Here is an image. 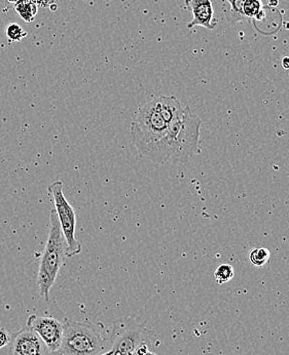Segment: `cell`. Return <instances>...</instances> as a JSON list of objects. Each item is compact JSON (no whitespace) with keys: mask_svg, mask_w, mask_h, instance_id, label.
I'll list each match as a JSON object with an SVG mask.
<instances>
[{"mask_svg":"<svg viewBox=\"0 0 289 355\" xmlns=\"http://www.w3.org/2000/svg\"><path fill=\"white\" fill-rule=\"evenodd\" d=\"M188 108L175 96H158L143 105L137 111L130 128L132 142L139 155L145 158L168 138Z\"/></svg>","mask_w":289,"mask_h":355,"instance_id":"cell-1","label":"cell"},{"mask_svg":"<svg viewBox=\"0 0 289 355\" xmlns=\"http://www.w3.org/2000/svg\"><path fill=\"white\" fill-rule=\"evenodd\" d=\"M67 257V243L60 227L59 220L55 209L50 214V231L44 248V254L40 260L38 284L40 296L48 302L51 288L55 284L60 268Z\"/></svg>","mask_w":289,"mask_h":355,"instance_id":"cell-2","label":"cell"},{"mask_svg":"<svg viewBox=\"0 0 289 355\" xmlns=\"http://www.w3.org/2000/svg\"><path fill=\"white\" fill-rule=\"evenodd\" d=\"M106 344L97 324L65 320L60 350L65 355H96L102 354Z\"/></svg>","mask_w":289,"mask_h":355,"instance_id":"cell-3","label":"cell"},{"mask_svg":"<svg viewBox=\"0 0 289 355\" xmlns=\"http://www.w3.org/2000/svg\"><path fill=\"white\" fill-rule=\"evenodd\" d=\"M52 196L55 211L59 220L60 227L67 243V257L81 254V245L76 237V215L74 207L66 200L63 193V182L55 181L48 187Z\"/></svg>","mask_w":289,"mask_h":355,"instance_id":"cell-4","label":"cell"},{"mask_svg":"<svg viewBox=\"0 0 289 355\" xmlns=\"http://www.w3.org/2000/svg\"><path fill=\"white\" fill-rule=\"evenodd\" d=\"M144 326L133 318H119L113 322L111 333L113 355H132L145 343Z\"/></svg>","mask_w":289,"mask_h":355,"instance_id":"cell-5","label":"cell"},{"mask_svg":"<svg viewBox=\"0 0 289 355\" xmlns=\"http://www.w3.org/2000/svg\"><path fill=\"white\" fill-rule=\"evenodd\" d=\"M27 326L31 327L48 347L49 352H56L61 347L63 338V324L51 316L30 315Z\"/></svg>","mask_w":289,"mask_h":355,"instance_id":"cell-6","label":"cell"},{"mask_svg":"<svg viewBox=\"0 0 289 355\" xmlns=\"http://www.w3.org/2000/svg\"><path fill=\"white\" fill-rule=\"evenodd\" d=\"M8 345V355H46L49 352L40 336L27 324L13 334Z\"/></svg>","mask_w":289,"mask_h":355,"instance_id":"cell-7","label":"cell"},{"mask_svg":"<svg viewBox=\"0 0 289 355\" xmlns=\"http://www.w3.org/2000/svg\"><path fill=\"white\" fill-rule=\"evenodd\" d=\"M185 6L192 10V22L188 25V29L196 26L213 30L216 27L217 20L214 19V10L211 0H185Z\"/></svg>","mask_w":289,"mask_h":355,"instance_id":"cell-8","label":"cell"},{"mask_svg":"<svg viewBox=\"0 0 289 355\" xmlns=\"http://www.w3.org/2000/svg\"><path fill=\"white\" fill-rule=\"evenodd\" d=\"M242 12L243 19L263 21L265 17V6L262 0H244Z\"/></svg>","mask_w":289,"mask_h":355,"instance_id":"cell-9","label":"cell"},{"mask_svg":"<svg viewBox=\"0 0 289 355\" xmlns=\"http://www.w3.org/2000/svg\"><path fill=\"white\" fill-rule=\"evenodd\" d=\"M15 8H16L19 16L27 23L32 22L38 14V6L32 0H22V1L17 2Z\"/></svg>","mask_w":289,"mask_h":355,"instance_id":"cell-10","label":"cell"},{"mask_svg":"<svg viewBox=\"0 0 289 355\" xmlns=\"http://www.w3.org/2000/svg\"><path fill=\"white\" fill-rule=\"evenodd\" d=\"M270 257L271 253L269 250L265 248H256L250 252L249 260L254 266L263 267L269 262Z\"/></svg>","mask_w":289,"mask_h":355,"instance_id":"cell-11","label":"cell"},{"mask_svg":"<svg viewBox=\"0 0 289 355\" xmlns=\"http://www.w3.org/2000/svg\"><path fill=\"white\" fill-rule=\"evenodd\" d=\"M234 275L232 265L222 264L214 271V279L218 284H224L232 280Z\"/></svg>","mask_w":289,"mask_h":355,"instance_id":"cell-12","label":"cell"},{"mask_svg":"<svg viewBox=\"0 0 289 355\" xmlns=\"http://www.w3.org/2000/svg\"><path fill=\"white\" fill-rule=\"evenodd\" d=\"M6 35L10 42H21L26 37L27 32L17 23H12L6 28Z\"/></svg>","mask_w":289,"mask_h":355,"instance_id":"cell-13","label":"cell"},{"mask_svg":"<svg viewBox=\"0 0 289 355\" xmlns=\"http://www.w3.org/2000/svg\"><path fill=\"white\" fill-rule=\"evenodd\" d=\"M230 3L232 14L237 15L239 18L243 19V12H242V6L244 0H226Z\"/></svg>","mask_w":289,"mask_h":355,"instance_id":"cell-14","label":"cell"},{"mask_svg":"<svg viewBox=\"0 0 289 355\" xmlns=\"http://www.w3.org/2000/svg\"><path fill=\"white\" fill-rule=\"evenodd\" d=\"M10 337H12V335L8 333V331L3 328V327H1L0 328V349L10 344Z\"/></svg>","mask_w":289,"mask_h":355,"instance_id":"cell-15","label":"cell"},{"mask_svg":"<svg viewBox=\"0 0 289 355\" xmlns=\"http://www.w3.org/2000/svg\"><path fill=\"white\" fill-rule=\"evenodd\" d=\"M282 67L284 69H289V57H286L282 59Z\"/></svg>","mask_w":289,"mask_h":355,"instance_id":"cell-16","label":"cell"},{"mask_svg":"<svg viewBox=\"0 0 289 355\" xmlns=\"http://www.w3.org/2000/svg\"><path fill=\"white\" fill-rule=\"evenodd\" d=\"M46 355H65L63 354V352H61V350H56V352H48V354Z\"/></svg>","mask_w":289,"mask_h":355,"instance_id":"cell-17","label":"cell"},{"mask_svg":"<svg viewBox=\"0 0 289 355\" xmlns=\"http://www.w3.org/2000/svg\"><path fill=\"white\" fill-rule=\"evenodd\" d=\"M96 355H113V350H109L108 352H104V354H96Z\"/></svg>","mask_w":289,"mask_h":355,"instance_id":"cell-18","label":"cell"},{"mask_svg":"<svg viewBox=\"0 0 289 355\" xmlns=\"http://www.w3.org/2000/svg\"><path fill=\"white\" fill-rule=\"evenodd\" d=\"M8 1H10V2H13V3L16 4V3H17V2L22 1V0H8Z\"/></svg>","mask_w":289,"mask_h":355,"instance_id":"cell-19","label":"cell"},{"mask_svg":"<svg viewBox=\"0 0 289 355\" xmlns=\"http://www.w3.org/2000/svg\"><path fill=\"white\" fill-rule=\"evenodd\" d=\"M143 355H157V354H153V352H149H149H145V354H143Z\"/></svg>","mask_w":289,"mask_h":355,"instance_id":"cell-20","label":"cell"},{"mask_svg":"<svg viewBox=\"0 0 289 355\" xmlns=\"http://www.w3.org/2000/svg\"><path fill=\"white\" fill-rule=\"evenodd\" d=\"M132 355H136V354H132Z\"/></svg>","mask_w":289,"mask_h":355,"instance_id":"cell-21","label":"cell"}]
</instances>
